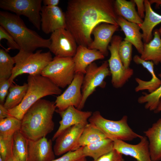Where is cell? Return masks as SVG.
Listing matches in <instances>:
<instances>
[{
    "label": "cell",
    "mask_w": 161,
    "mask_h": 161,
    "mask_svg": "<svg viewBox=\"0 0 161 161\" xmlns=\"http://www.w3.org/2000/svg\"><path fill=\"white\" fill-rule=\"evenodd\" d=\"M86 125L78 124L64 131L55 140L53 150L59 156L72 151L76 144Z\"/></svg>",
    "instance_id": "cell-18"
},
{
    "label": "cell",
    "mask_w": 161,
    "mask_h": 161,
    "mask_svg": "<svg viewBox=\"0 0 161 161\" xmlns=\"http://www.w3.org/2000/svg\"><path fill=\"white\" fill-rule=\"evenodd\" d=\"M0 26L13 36L20 50L34 52L38 48L49 47L50 39L44 38L35 31L28 28L19 16L0 11Z\"/></svg>",
    "instance_id": "cell-3"
},
{
    "label": "cell",
    "mask_w": 161,
    "mask_h": 161,
    "mask_svg": "<svg viewBox=\"0 0 161 161\" xmlns=\"http://www.w3.org/2000/svg\"><path fill=\"white\" fill-rule=\"evenodd\" d=\"M128 117L124 116L120 120L114 121L103 117L100 112L96 111L92 113L88 119L89 123L103 132L109 138L123 141H131L143 136L135 132L129 126Z\"/></svg>",
    "instance_id": "cell-6"
},
{
    "label": "cell",
    "mask_w": 161,
    "mask_h": 161,
    "mask_svg": "<svg viewBox=\"0 0 161 161\" xmlns=\"http://www.w3.org/2000/svg\"><path fill=\"white\" fill-rule=\"evenodd\" d=\"M27 87V84L26 83L21 86L12 84L3 104L4 107L8 110L18 106L24 98Z\"/></svg>",
    "instance_id": "cell-27"
},
{
    "label": "cell",
    "mask_w": 161,
    "mask_h": 161,
    "mask_svg": "<svg viewBox=\"0 0 161 161\" xmlns=\"http://www.w3.org/2000/svg\"><path fill=\"white\" fill-rule=\"evenodd\" d=\"M149 1L151 4L155 3V8L156 9L159 8L160 6L161 5V0H150Z\"/></svg>",
    "instance_id": "cell-41"
},
{
    "label": "cell",
    "mask_w": 161,
    "mask_h": 161,
    "mask_svg": "<svg viewBox=\"0 0 161 161\" xmlns=\"http://www.w3.org/2000/svg\"><path fill=\"white\" fill-rule=\"evenodd\" d=\"M86 157H83L74 161H87Z\"/></svg>",
    "instance_id": "cell-44"
},
{
    "label": "cell",
    "mask_w": 161,
    "mask_h": 161,
    "mask_svg": "<svg viewBox=\"0 0 161 161\" xmlns=\"http://www.w3.org/2000/svg\"><path fill=\"white\" fill-rule=\"evenodd\" d=\"M41 29L46 34L61 28H66L65 13L58 6H42L41 13Z\"/></svg>",
    "instance_id": "cell-14"
},
{
    "label": "cell",
    "mask_w": 161,
    "mask_h": 161,
    "mask_svg": "<svg viewBox=\"0 0 161 161\" xmlns=\"http://www.w3.org/2000/svg\"><path fill=\"white\" fill-rule=\"evenodd\" d=\"M152 40L144 43L140 57L143 60L152 61L155 65L161 64V38L158 30L154 31Z\"/></svg>",
    "instance_id": "cell-23"
},
{
    "label": "cell",
    "mask_w": 161,
    "mask_h": 161,
    "mask_svg": "<svg viewBox=\"0 0 161 161\" xmlns=\"http://www.w3.org/2000/svg\"><path fill=\"white\" fill-rule=\"evenodd\" d=\"M84 74L76 73L71 83L66 89L57 96L55 101L58 113L64 111L70 106L78 108L82 100L81 87Z\"/></svg>",
    "instance_id": "cell-12"
},
{
    "label": "cell",
    "mask_w": 161,
    "mask_h": 161,
    "mask_svg": "<svg viewBox=\"0 0 161 161\" xmlns=\"http://www.w3.org/2000/svg\"><path fill=\"white\" fill-rule=\"evenodd\" d=\"M117 23L125 34L124 40L131 43L141 54L143 51L144 44L142 41V34L140 31V29L139 25L118 16Z\"/></svg>",
    "instance_id": "cell-20"
},
{
    "label": "cell",
    "mask_w": 161,
    "mask_h": 161,
    "mask_svg": "<svg viewBox=\"0 0 161 161\" xmlns=\"http://www.w3.org/2000/svg\"><path fill=\"white\" fill-rule=\"evenodd\" d=\"M140 139V142L134 145L121 140H113V148L123 155L130 156L137 161H152L147 138L143 136Z\"/></svg>",
    "instance_id": "cell-13"
},
{
    "label": "cell",
    "mask_w": 161,
    "mask_h": 161,
    "mask_svg": "<svg viewBox=\"0 0 161 161\" xmlns=\"http://www.w3.org/2000/svg\"><path fill=\"white\" fill-rule=\"evenodd\" d=\"M144 3L145 17L142 24L139 26L142 31L143 41L147 43L153 38L152 32L154 28L161 23V15L153 10L149 0H144Z\"/></svg>",
    "instance_id": "cell-21"
},
{
    "label": "cell",
    "mask_w": 161,
    "mask_h": 161,
    "mask_svg": "<svg viewBox=\"0 0 161 161\" xmlns=\"http://www.w3.org/2000/svg\"><path fill=\"white\" fill-rule=\"evenodd\" d=\"M27 140L20 130L14 134L13 154L19 161H27Z\"/></svg>",
    "instance_id": "cell-28"
},
{
    "label": "cell",
    "mask_w": 161,
    "mask_h": 161,
    "mask_svg": "<svg viewBox=\"0 0 161 161\" xmlns=\"http://www.w3.org/2000/svg\"><path fill=\"white\" fill-rule=\"evenodd\" d=\"M134 0H116L114 2V10L117 16L140 25L142 24L143 20L139 16L136 10Z\"/></svg>",
    "instance_id": "cell-24"
},
{
    "label": "cell",
    "mask_w": 161,
    "mask_h": 161,
    "mask_svg": "<svg viewBox=\"0 0 161 161\" xmlns=\"http://www.w3.org/2000/svg\"><path fill=\"white\" fill-rule=\"evenodd\" d=\"M75 74L72 57L55 56L43 70L41 75L59 87L64 88L71 83Z\"/></svg>",
    "instance_id": "cell-7"
},
{
    "label": "cell",
    "mask_w": 161,
    "mask_h": 161,
    "mask_svg": "<svg viewBox=\"0 0 161 161\" xmlns=\"http://www.w3.org/2000/svg\"><path fill=\"white\" fill-rule=\"evenodd\" d=\"M137 9V13L142 19L145 17V9L144 5V0H134Z\"/></svg>",
    "instance_id": "cell-38"
},
{
    "label": "cell",
    "mask_w": 161,
    "mask_h": 161,
    "mask_svg": "<svg viewBox=\"0 0 161 161\" xmlns=\"http://www.w3.org/2000/svg\"><path fill=\"white\" fill-rule=\"evenodd\" d=\"M42 0H0V7L20 16L23 15L38 30L41 29Z\"/></svg>",
    "instance_id": "cell-10"
},
{
    "label": "cell",
    "mask_w": 161,
    "mask_h": 161,
    "mask_svg": "<svg viewBox=\"0 0 161 161\" xmlns=\"http://www.w3.org/2000/svg\"><path fill=\"white\" fill-rule=\"evenodd\" d=\"M144 133L148 139L152 161L161 160V118L154 123Z\"/></svg>",
    "instance_id": "cell-22"
},
{
    "label": "cell",
    "mask_w": 161,
    "mask_h": 161,
    "mask_svg": "<svg viewBox=\"0 0 161 161\" xmlns=\"http://www.w3.org/2000/svg\"><path fill=\"white\" fill-rule=\"evenodd\" d=\"M13 57L6 50L0 49V81L8 80L12 75L15 66Z\"/></svg>",
    "instance_id": "cell-29"
},
{
    "label": "cell",
    "mask_w": 161,
    "mask_h": 161,
    "mask_svg": "<svg viewBox=\"0 0 161 161\" xmlns=\"http://www.w3.org/2000/svg\"><path fill=\"white\" fill-rule=\"evenodd\" d=\"M110 75L108 61H105L99 66L93 62L87 67L81 87L82 100L77 109L81 110L83 108L87 99L97 87H105L106 83L104 80Z\"/></svg>",
    "instance_id": "cell-8"
},
{
    "label": "cell",
    "mask_w": 161,
    "mask_h": 161,
    "mask_svg": "<svg viewBox=\"0 0 161 161\" xmlns=\"http://www.w3.org/2000/svg\"><path fill=\"white\" fill-rule=\"evenodd\" d=\"M12 85L8 80L0 81V102L4 104L8 94L9 89Z\"/></svg>",
    "instance_id": "cell-37"
},
{
    "label": "cell",
    "mask_w": 161,
    "mask_h": 161,
    "mask_svg": "<svg viewBox=\"0 0 161 161\" xmlns=\"http://www.w3.org/2000/svg\"><path fill=\"white\" fill-rule=\"evenodd\" d=\"M27 83V91L22 101L16 107L8 109L10 116L20 120L27 111L38 100L47 96L59 95L62 92L60 88L49 79L41 75H29Z\"/></svg>",
    "instance_id": "cell-4"
},
{
    "label": "cell",
    "mask_w": 161,
    "mask_h": 161,
    "mask_svg": "<svg viewBox=\"0 0 161 161\" xmlns=\"http://www.w3.org/2000/svg\"><path fill=\"white\" fill-rule=\"evenodd\" d=\"M107 138L101 130L89 123L85 126L78 142L72 151Z\"/></svg>",
    "instance_id": "cell-25"
},
{
    "label": "cell",
    "mask_w": 161,
    "mask_h": 161,
    "mask_svg": "<svg viewBox=\"0 0 161 161\" xmlns=\"http://www.w3.org/2000/svg\"><path fill=\"white\" fill-rule=\"evenodd\" d=\"M0 161H3V160L1 158V157L0 156Z\"/></svg>",
    "instance_id": "cell-46"
},
{
    "label": "cell",
    "mask_w": 161,
    "mask_h": 161,
    "mask_svg": "<svg viewBox=\"0 0 161 161\" xmlns=\"http://www.w3.org/2000/svg\"><path fill=\"white\" fill-rule=\"evenodd\" d=\"M158 30L161 38V24L160 28L159 29H158Z\"/></svg>",
    "instance_id": "cell-45"
},
{
    "label": "cell",
    "mask_w": 161,
    "mask_h": 161,
    "mask_svg": "<svg viewBox=\"0 0 161 161\" xmlns=\"http://www.w3.org/2000/svg\"><path fill=\"white\" fill-rule=\"evenodd\" d=\"M122 41L121 37L114 35L112 37L110 45L108 47L111 54L108 61L112 76L111 83L116 88L122 87L134 74L132 69L125 67L120 57L118 49Z\"/></svg>",
    "instance_id": "cell-9"
},
{
    "label": "cell",
    "mask_w": 161,
    "mask_h": 161,
    "mask_svg": "<svg viewBox=\"0 0 161 161\" xmlns=\"http://www.w3.org/2000/svg\"><path fill=\"white\" fill-rule=\"evenodd\" d=\"M161 78V72L159 74ZM161 99V84L155 91L145 94L139 97L137 101L140 104L145 103L146 109L154 111L157 109Z\"/></svg>",
    "instance_id": "cell-31"
},
{
    "label": "cell",
    "mask_w": 161,
    "mask_h": 161,
    "mask_svg": "<svg viewBox=\"0 0 161 161\" xmlns=\"http://www.w3.org/2000/svg\"><path fill=\"white\" fill-rule=\"evenodd\" d=\"M8 110L4 106L3 104H0V120L9 117Z\"/></svg>",
    "instance_id": "cell-39"
},
{
    "label": "cell",
    "mask_w": 161,
    "mask_h": 161,
    "mask_svg": "<svg viewBox=\"0 0 161 161\" xmlns=\"http://www.w3.org/2000/svg\"><path fill=\"white\" fill-rule=\"evenodd\" d=\"M6 161H19L13 155L8 158Z\"/></svg>",
    "instance_id": "cell-43"
},
{
    "label": "cell",
    "mask_w": 161,
    "mask_h": 161,
    "mask_svg": "<svg viewBox=\"0 0 161 161\" xmlns=\"http://www.w3.org/2000/svg\"><path fill=\"white\" fill-rule=\"evenodd\" d=\"M132 44L127 41H122L120 43L119 54L124 66L126 68H129L132 59Z\"/></svg>",
    "instance_id": "cell-32"
},
{
    "label": "cell",
    "mask_w": 161,
    "mask_h": 161,
    "mask_svg": "<svg viewBox=\"0 0 161 161\" xmlns=\"http://www.w3.org/2000/svg\"><path fill=\"white\" fill-rule=\"evenodd\" d=\"M112 0H70L65 13L66 29L77 44L87 47L92 40L93 29L106 23L117 25Z\"/></svg>",
    "instance_id": "cell-1"
},
{
    "label": "cell",
    "mask_w": 161,
    "mask_h": 161,
    "mask_svg": "<svg viewBox=\"0 0 161 161\" xmlns=\"http://www.w3.org/2000/svg\"><path fill=\"white\" fill-rule=\"evenodd\" d=\"M15 66L9 80L11 84L18 76L24 74L30 75H41L44 68L53 59L51 52H42L39 50L35 52L19 50L13 57Z\"/></svg>",
    "instance_id": "cell-5"
},
{
    "label": "cell",
    "mask_w": 161,
    "mask_h": 161,
    "mask_svg": "<svg viewBox=\"0 0 161 161\" xmlns=\"http://www.w3.org/2000/svg\"><path fill=\"white\" fill-rule=\"evenodd\" d=\"M119 26L106 23L97 26L93 29L92 34L94 39L87 47L89 49H96L105 56L108 54V47L111 42L114 33L118 30Z\"/></svg>",
    "instance_id": "cell-16"
},
{
    "label": "cell",
    "mask_w": 161,
    "mask_h": 161,
    "mask_svg": "<svg viewBox=\"0 0 161 161\" xmlns=\"http://www.w3.org/2000/svg\"><path fill=\"white\" fill-rule=\"evenodd\" d=\"M113 149V141L107 138L83 147V152L84 157L95 160Z\"/></svg>",
    "instance_id": "cell-26"
},
{
    "label": "cell",
    "mask_w": 161,
    "mask_h": 161,
    "mask_svg": "<svg viewBox=\"0 0 161 161\" xmlns=\"http://www.w3.org/2000/svg\"><path fill=\"white\" fill-rule=\"evenodd\" d=\"M21 120L12 116L0 120V136L4 138L13 137L20 130Z\"/></svg>",
    "instance_id": "cell-30"
},
{
    "label": "cell",
    "mask_w": 161,
    "mask_h": 161,
    "mask_svg": "<svg viewBox=\"0 0 161 161\" xmlns=\"http://www.w3.org/2000/svg\"><path fill=\"white\" fill-rule=\"evenodd\" d=\"M3 39L7 40L8 49L20 50V47L13 36L3 27L0 26V41Z\"/></svg>",
    "instance_id": "cell-35"
},
{
    "label": "cell",
    "mask_w": 161,
    "mask_h": 161,
    "mask_svg": "<svg viewBox=\"0 0 161 161\" xmlns=\"http://www.w3.org/2000/svg\"><path fill=\"white\" fill-rule=\"evenodd\" d=\"M44 6L48 7L58 6L60 2L59 0H44L42 1Z\"/></svg>",
    "instance_id": "cell-40"
},
{
    "label": "cell",
    "mask_w": 161,
    "mask_h": 161,
    "mask_svg": "<svg viewBox=\"0 0 161 161\" xmlns=\"http://www.w3.org/2000/svg\"><path fill=\"white\" fill-rule=\"evenodd\" d=\"M27 161H51L55 159L52 140L44 137L27 140Z\"/></svg>",
    "instance_id": "cell-17"
},
{
    "label": "cell",
    "mask_w": 161,
    "mask_h": 161,
    "mask_svg": "<svg viewBox=\"0 0 161 161\" xmlns=\"http://www.w3.org/2000/svg\"><path fill=\"white\" fill-rule=\"evenodd\" d=\"M161 112V99L156 109L154 111L155 113H158Z\"/></svg>",
    "instance_id": "cell-42"
},
{
    "label": "cell",
    "mask_w": 161,
    "mask_h": 161,
    "mask_svg": "<svg viewBox=\"0 0 161 161\" xmlns=\"http://www.w3.org/2000/svg\"><path fill=\"white\" fill-rule=\"evenodd\" d=\"M83 148L82 147L76 150L69 151L61 157L51 161H74L84 157L83 152Z\"/></svg>",
    "instance_id": "cell-34"
},
{
    "label": "cell",
    "mask_w": 161,
    "mask_h": 161,
    "mask_svg": "<svg viewBox=\"0 0 161 161\" xmlns=\"http://www.w3.org/2000/svg\"><path fill=\"white\" fill-rule=\"evenodd\" d=\"M56 109L55 102L40 99L24 116L21 120V132L27 140H35L46 137L54 129L52 118Z\"/></svg>",
    "instance_id": "cell-2"
},
{
    "label": "cell",
    "mask_w": 161,
    "mask_h": 161,
    "mask_svg": "<svg viewBox=\"0 0 161 161\" xmlns=\"http://www.w3.org/2000/svg\"><path fill=\"white\" fill-rule=\"evenodd\" d=\"M105 57L102 53L96 49L78 45L76 53L72 57L75 73H80L85 74L87 67L90 64L96 60L103 59Z\"/></svg>",
    "instance_id": "cell-19"
},
{
    "label": "cell",
    "mask_w": 161,
    "mask_h": 161,
    "mask_svg": "<svg viewBox=\"0 0 161 161\" xmlns=\"http://www.w3.org/2000/svg\"><path fill=\"white\" fill-rule=\"evenodd\" d=\"M58 113L61 120L59 122V128L52 137V141L55 140L64 131L72 126L78 124L86 125L88 124V120L92 113L91 111H82L73 106Z\"/></svg>",
    "instance_id": "cell-15"
},
{
    "label": "cell",
    "mask_w": 161,
    "mask_h": 161,
    "mask_svg": "<svg viewBox=\"0 0 161 161\" xmlns=\"http://www.w3.org/2000/svg\"><path fill=\"white\" fill-rule=\"evenodd\" d=\"M92 161H124L123 155L113 149L110 152Z\"/></svg>",
    "instance_id": "cell-36"
},
{
    "label": "cell",
    "mask_w": 161,
    "mask_h": 161,
    "mask_svg": "<svg viewBox=\"0 0 161 161\" xmlns=\"http://www.w3.org/2000/svg\"><path fill=\"white\" fill-rule=\"evenodd\" d=\"M13 137L4 138L0 136V156L3 161H6L13 155Z\"/></svg>",
    "instance_id": "cell-33"
},
{
    "label": "cell",
    "mask_w": 161,
    "mask_h": 161,
    "mask_svg": "<svg viewBox=\"0 0 161 161\" xmlns=\"http://www.w3.org/2000/svg\"><path fill=\"white\" fill-rule=\"evenodd\" d=\"M49 49L55 56L73 57L78 46L74 37L66 28L58 29L51 34Z\"/></svg>",
    "instance_id": "cell-11"
}]
</instances>
